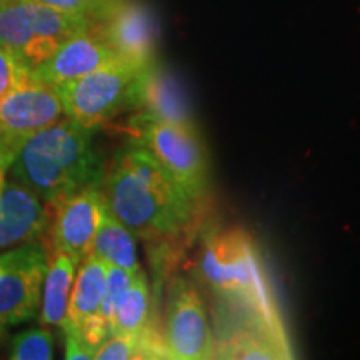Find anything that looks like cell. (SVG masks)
Instances as JSON below:
<instances>
[{
  "label": "cell",
  "instance_id": "obj_2",
  "mask_svg": "<svg viewBox=\"0 0 360 360\" xmlns=\"http://www.w3.org/2000/svg\"><path fill=\"white\" fill-rule=\"evenodd\" d=\"M200 269L205 282L225 304L227 322L222 328H255L287 342L276 297L249 233L242 229L215 232L207 238Z\"/></svg>",
  "mask_w": 360,
  "mask_h": 360
},
{
  "label": "cell",
  "instance_id": "obj_18",
  "mask_svg": "<svg viewBox=\"0 0 360 360\" xmlns=\"http://www.w3.org/2000/svg\"><path fill=\"white\" fill-rule=\"evenodd\" d=\"M150 327H155L154 315H152L150 289H148L146 272L141 269L134 274L132 282L117 304L110 335L142 334Z\"/></svg>",
  "mask_w": 360,
  "mask_h": 360
},
{
  "label": "cell",
  "instance_id": "obj_6",
  "mask_svg": "<svg viewBox=\"0 0 360 360\" xmlns=\"http://www.w3.org/2000/svg\"><path fill=\"white\" fill-rule=\"evenodd\" d=\"M45 204L49 209V225L40 242L47 255L64 252L80 264L90 254L94 238L107 212L101 184Z\"/></svg>",
  "mask_w": 360,
  "mask_h": 360
},
{
  "label": "cell",
  "instance_id": "obj_16",
  "mask_svg": "<svg viewBox=\"0 0 360 360\" xmlns=\"http://www.w3.org/2000/svg\"><path fill=\"white\" fill-rule=\"evenodd\" d=\"M135 238L137 237L107 209L89 255L102 260L103 264L115 265V267L125 269L134 274L142 269L139 264Z\"/></svg>",
  "mask_w": 360,
  "mask_h": 360
},
{
  "label": "cell",
  "instance_id": "obj_5",
  "mask_svg": "<svg viewBox=\"0 0 360 360\" xmlns=\"http://www.w3.org/2000/svg\"><path fill=\"white\" fill-rule=\"evenodd\" d=\"M142 67L112 62L82 77L57 85L65 117L94 130L130 109L135 79Z\"/></svg>",
  "mask_w": 360,
  "mask_h": 360
},
{
  "label": "cell",
  "instance_id": "obj_21",
  "mask_svg": "<svg viewBox=\"0 0 360 360\" xmlns=\"http://www.w3.org/2000/svg\"><path fill=\"white\" fill-rule=\"evenodd\" d=\"M30 77V67L0 45V101Z\"/></svg>",
  "mask_w": 360,
  "mask_h": 360
},
{
  "label": "cell",
  "instance_id": "obj_22",
  "mask_svg": "<svg viewBox=\"0 0 360 360\" xmlns=\"http://www.w3.org/2000/svg\"><path fill=\"white\" fill-rule=\"evenodd\" d=\"M30 2L47 6L57 11L75 13V15L89 17L90 20H96L105 8L109 0H30Z\"/></svg>",
  "mask_w": 360,
  "mask_h": 360
},
{
  "label": "cell",
  "instance_id": "obj_23",
  "mask_svg": "<svg viewBox=\"0 0 360 360\" xmlns=\"http://www.w3.org/2000/svg\"><path fill=\"white\" fill-rule=\"evenodd\" d=\"M13 157H15V152L0 142V192H2L4 186H6L7 174L11 170Z\"/></svg>",
  "mask_w": 360,
  "mask_h": 360
},
{
  "label": "cell",
  "instance_id": "obj_12",
  "mask_svg": "<svg viewBox=\"0 0 360 360\" xmlns=\"http://www.w3.org/2000/svg\"><path fill=\"white\" fill-rule=\"evenodd\" d=\"M117 60L120 58L92 24L87 30L65 40L51 57L34 67L30 75L57 87Z\"/></svg>",
  "mask_w": 360,
  "mask_h": 360
},
{
  "label": "cell",
  "instance_id": "obj_8",
  "mask_svg": "<svg viewBox=\"0 0 360 360\" xmlns=\"http://www.w3.org/2000/svg\"><path fill=\"white\" fill-rule=\"evenodd\" d=\"M162 340L169 359H214V332L202 297L186 278H174L165 302Z\"/></svg>",
  "mask_w": 360,
  "mask_h": 360
},
{
  "label": "cell",
  "instance_id": "obj_19",
  "mask_svg": "<svg viewBox=\"0 0 360 360\" xmlns=\"http://www.w3.org/2000/svg\"><path fill=\"white\" fill-rule=\"evenodd\" d=\"M12 360H51L53 359V335L49 328H30L13 335L8 345Z\"/></svg>",
  "mask_w": 360,
  "mask_h": 360
},
{
  "label": "cell",
  "instance_id": "obj_3",
  "mask_svg": "<svg viewBox=\"0 0 360 360\" xmlns=\"http://www.w3.org/2000/svg\"><path fill=\"white\" fill-rule=\"evenodd\" d=\"M102 157L94 146V130L62 117L22 143L11 165L12 179L53 202L101 184Z\"/></svg>",
  "mask_w": 360,
  "mask_h": 360
},
{
  "label": "cell",
  "instance_id": "obj_20",
  "mask_svg": "<svg viewBox=\"0 0 360 360\" xmlns=\"http://www.w3.org/2000/svg\"><path fill=\"white\" fill-rule=\"evenodd\" d=\"M134 274L125 269L115 267V265H107L105 294H103V300H102L101 310H98V315H101L109 326H112V319H114L117 304H119L120 297L124 295V292L127 290L130 282H132Z\"/></svg>",
  "mask_w": 360,
  "mask_h": 360
},
{
  "label": "cell",
  "instance_id": "obj_4",
  "mask_svg": "<svg viewBox=\"0 0 360 360\" xmlns=\"http://www.w3.org/2000/svg\"><path fill=\"white\" fill-rule=\"evenodd\" d=\"M127 130L132 142L147 148L193 200H202L209 187V155L199 127L132 117Z\"/></svg>",
  "mask_w": 360,
  "mask_h": 360
},
{
  "label": "cell",
  "instance_id": "obj_17",
  "mask_svg": "<svg viewBox=\"0 0 360 360\" xmlns=\"http://www.w3.org/2000/svg\"><path fill=\"white\" fill-rule=\"evenodd\" d=\"M79 265L80 269L75 272L69 302V321L75 326H80L89 317L98 314L105 294L107 278V264L92 255L85 257Z\"/></svg>",
  "mask_w": 360,
  "mask_h": 360
},
{
  "label": "cell",
  "instance_id": "obj_13",
  "mask_svg": "<svg viewBox=\"0 0 360 360\" xmlns=\"http://www.w3.org/2000/svg\"><path fill=\"white\" fill-rule=\"evenodd\" d=\"M47 225V204L17 180H6L0 192V252L40 242Z\"/></svg>",
  "mask_w": 360,
  "mask_h": 360
},
{
  "label": "cell",
  "instance_id": "obj_1",
  "mask_svg": "<svg viewBox=\"0 0 360 360\" xmlns=\"http://www.w3.org/2000/svg\"><path fill=\"white\" fill-rule=\"evenodd\" d=\"M101 188L107 209L147 244H167L188 229L199 202L147 148L130 143L105 167Z\"/></svg>",
  "mask_w": 360,
  "mask_h": 360
},
{
  "label": "cell",
  "instance_id": "obj_7",
  "mask_svg": "<svg viewBox=\"0 0 360 360\" xmlns=\"http://www.w3.org/2000/svg\"><path fill=\"white\" fill-rule=\"evenodd\" d=\"M47 264L42 242L0 252V327L25 323L39 314Z\"/></svg>",
  "mask_w": 360,
  "mask_h": 360
},
{
  "label": "cell",
  "instance_id": "obj_10",
  "mask_svg": "<svg viewBox=\"0 0 360 360\" xmlns=\"http://www.w3.org/2000/svg\"><path fill=\"white\" fill-rule=\"evenodd\" d=\"M92 24L120 60L135 67L155 60L157 24L139 0H109Z\"/></svg>",
  "mask_w": 360,
  "mask_h": 360
},
{
  "label": "cell",
  "instance_id": "obj_14",
  "mask_svg": "<svg viewBox=\"0 0 360 360\" xmlns=\"http://www.w3.org/2000/svg\"><path fill=\"white\" fill-rule=\"evenodd\" d=\"M47 257V272L40 297V323L62 327V323L69 319L70 292L79 260L64 252H56Z\"/></svg>",
  "mask_w": 360,
  "mask_h": 360
},
{
  "label": "cell",
  "instance_id": "obj_15",
  "mask_svg": "<svg viewBox=\"0 0 360 360\" xmlns=\"http://www.w3.org/2000/svg\"><path fill=\"white\" fill-rule=\"evenodd\" d=\"M0 45L20 58L30 70L47 58V52L35 39L27 19V0L0 2Z\"/></svg>",
  "mask_w": 360,
  "mask_h": 360
},
{
  "label": "cell",
  "instance_id": "obj_24",
  "mask_svg": "<svg viewBox=\"0 0 360 360\" xmlns=\"http://www.w3.org/2000/svg\"><path fill=\"white\" fill-rule=\"evenodd\" d=\"M0 2H2V0H0Z\"/></svg>",
  "mask_w": 360,
  "mask_h": 360
},
{
  "label": "cell",
  "instance_id": "obj_11",
  "mask_svg": "<svg viewBox=\"0 0 360 360\" xmlns=\"http://www.w3.org/2000/svg\"><path fill=\"white\" fill-rule=\"evenodd\" d=\"M130 109L137 119L197 127L191 102L172 72L154 60L135 79Z\"/></svg>",
  "mask_w": 360,
  "mask_h": 360
},
{
  "label": "cell",
  "instance_id": "obj_9",
  "mask_svg": "<svg viewBox=\"0 0 360 360\" xmlns=\"http://www.w3.org/2000/svg\"><path fill=\"white\" fill-rule=\"evenodd\" d=\"M64 115L57 89L30 75L0 101V142L17 154L27 139Z\"/></svg>",
  "mask_w": 360,
  "mask_h": 360
}]
</instances>
